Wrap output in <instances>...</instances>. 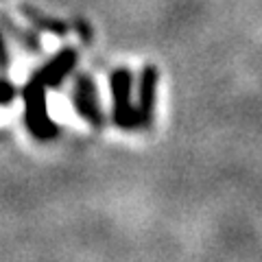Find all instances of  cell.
I'll return each mask as SVG.
<instances>
[{"label": "cell", "mask_w": 262, "mask_h": 262, "mask_svg": "<svg viewBox=\"0 0 262 262\" xmlns=\"http://www.w3.org/2000/svg\"><path fill=\"white\" fill-rule=\"evenodd\" d=\"M24 105H27V127L37 140H51L57 136V125L48 116L46 107V85L39 83L35 77L29 79V83L22 90Z\"/></svg>", "instance_id": "1"}, {"label": "cell", "mask_w": 262, "mask_h": 262, "mask_svg": "<svg viewBox=\"0 0 262 262\" xmlns=\"http://www.w3.org/2000/svg\"><path fill=\"white\" fill-rule=\"evenodd\" d=\"M112 94H114V122L122 129L138 127V114L131 105V72L118 68L112 72Z\"/></svg>", "instance_id": "2"}, {"label": "cell", "mask_w": 262, "mask_h": 262, "mask_svg": "<svg viewBox=\"0 0 262 262\" xmlns=\"http://www.w3.org/2000/svg\"><path fill=\"white\" fill-rule=\"evenodd\" d=\"M72 98H75L77 112L90 122V125H94V127L103 125V112H101V105H98V94H96V85H94L92 79L85 77V75H79L75 81Z\"/></svg>", "instance_id": "3"}, {"label": "cell", "mask_w": 262, "mask_h": 262, "mask_svg": "<svg viewBox=\"0 0 262 262\" xmlns=\"http://www.w3.org/2000/svg\"><path fill=\"white\" fill-rule=\"evenodd\" d=\"M158 68L146 66L140 75V92H138V127H149L153 120V107H155V88H158Z\"/></svg>", "instance_id": "4"}, {"label": "cell", "mask_w": 262, "mask_h": 262, "mask_svg": "<svg viewBox=\"0 0 262 262\" xmlns=\"http://www.w3.org/2000/svg\"><path fill=\"white\" fill-rule=\"evenodd\" d=\"M75 63H77V51L75 48H63L59 55L53 57V59L48 61L44 68H39L33 77H35L39 83H44L46 88H57L70 75V70L75 68Z\"/></svg>", "instance_id": "5"}, {"label": "cell", "mask_w": 262, "mask_h": 262, "mask_svg": "<svg viewBox=\"0 0 262 262\" xmlns=\"http://www.w3.org/2000/svg\"><path fill=\"white\" fill-rule=\"evenodd\" d=\"M20 9H22V13H24V18L35 24L37 29L51 31V33H55V35H66V33H68V24H66V22L57 20V18H51V15L42 13V11L35 9V7L29 5V3H22Z\"/></svg>", "instance_id": "6"}, {"label": "cell", "mask_w": 262, "mask_h": 262, "mask_svg": "<svg viewBox=\"0 0 262 262\" xmlns=\"http://www.w3.org/2000/svg\"><path fill=\"white\" fill-rule=\"evenodd\" d=\"M3 22H5V27L13 33L15 39H20V42L27 46V48H31V51H39V37L35 35V33H31V31H27V29L18 27V24H13L9 18H7V15H3Z\"/></svg>", "instance_id": "7"}, {"label": "cell", "mask_w": 262, "mask_h": 262, "mask_svg": "<svg viewBox=\"0 0 262 262\" xmlns=\"http://www.w3.org/2000/svg\"><path fill=\"white\" fill-rule=\"evenodd\" d=\"M15 88L9 83L7 79H0V105H9L15 98Z\"/></svg>", "instance_id": "8"}, {"label": "cell", "mask_w": 262, "mask_h": 262, "mask_svg": "<svg viewBox=\"0 0 262 262\" xmlns=\"http://www.w3.org/2000/svg\"><path fill=\"white\" fill-rule=\"evenodd\" d=\"M7 66H9V53H7L3 33H0V70H7Z\"/></svg>", "instance_id": "9"}, {"label": "cell", "mask_w": 262, "mask_h": 262, "mask_svg": "<svg viewBox=\"0 0 262 262\" xmlns=\"http://www.w3.org/2000/svg\"><path fill=\"white\" fill-rule=\"evenodd\" d=\"M77 29H79V33H81V37L90 39V33H92V31H90V27H88L83 20H77Z\"/></svg>", "instance_id": "10"}]
</instances>
